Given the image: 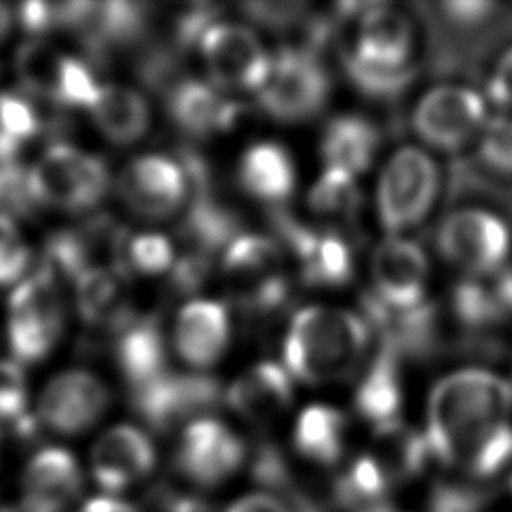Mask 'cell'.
<instances>
[{
  "mask_svg": "<svg viewBox=\"0 0 512 512\" xmlns=\"http://www.w3.org/2000/svg\"><path fill=\"white\" fill-rule=\"evenodd\" d=\"M512 380L482 368L464 366L440 376L426 400V430L432 458L462 466L474 446L496 426L510 422Z\"/></svg>",
  "mask_w": 512,
  "mask_h": 512,
  "instance_id": "1",
  "label": "cell"
},
{
  "mask_svg": "<svg viewBox=\"0 0 512 512\" xmlns=\"http://www.w3.org/2000/svg\"><path fill=\"white\" fill-rule=\"evenodd\" d=\"M352 18V34L340 48V64L356 90L370 98H394L416 76L418 26L400 6L362 2L338 6Z\"/></svg>",
  "mask_w": 512,
  "mask_h": 512,
  "instance_id": "2",
  "label": "cell"
},
{
  "mask_svg": "<svg viewBox=\"0 0 512 512\" xmlns=\"http://www.w3.org/2000/svg\"><path fill=\"white\" fill-rule=\"evenodd\" d=\"M372 328L356 310L310 304L294 312L282 340V366L308 386L338 384L360 374Z\"/></svg>",
  "mask_w": 512,
  "mask_h": 512,
  "instance_id": "3",
  "label": "cell"
},
{
  "mask_svg": "<svg viewBox=\"0 0 512 512\" xmlns=\"http://www.w3.org/2000/svg\"><path fill=\"white\" fill-rule=\"evenodd\" d=\"M122 204L152 222L174 218L206 192L204 164L192 152H146L134 156L116 178Z\"/></svg>",
  "mask_w": 512,
  "mask_h": 512,
  "instance_id": "4",
  "label": "cell"
},
{
  "mask_svg": "<svg viewBox=\"0 0 512 512\" xmlns=\"http://www.w3.org/2000/svg\"><path fill=\"white\" fill-rule=\"evenodd\" d=\"M442 174L430 150L414 144L394 148L380 166L374 210L386 236H404L422 226L440 196Z\"/></svg>",
  "mask_w": 512,
  "mask_h": 512,
  "instance_id": "5",
  "label": "cell"
},
{
  "mask_svg": "<svg viewBox=\"0 0 512 512\" xmlns=\"http://www.w3.org/2000/svg\"><path fill=\"white\" fill-rule=\"evenodd\" d=\"M332 78L320 54L308 46H282L272 52L268 80L256 94L260 110L282 124L316 118L328 104Z\"/></svg>",
  "mask_w": 512,
  "mask_h": 512,
  "instance_id": "6",
  "label": "cell"
},
{
  "mask_svg": "<svg viewBox=\"0 0 512 512\" xmlns=\"http://www.w3.org/2000/svg\"><path fill=\"white\" fill-rule=\"evenodd\" d=\"M488 118V100L482 90L442 82L416 98L410 110V130L422 148L456 154L474 146Z\"/></svg>",
  "mask_w": 512,
  "mask_h": 512,
  "instance_id": "7",
  "label": "cell"
},
{
  "mask_svg": "<svg viewBox=\"0 0 512 512\" xmlns=\"http://www.w3.org/2000/svg\"><path fill=\"white\" fill-rule=\"evenodd\" d=\"M206 80L230 96L258 94L268 80L272 52L262 36L240 20L214 18L196 42Z\"/></svg>",
  "mask_w": 512,
  "mask_h": 512,
  "instance_id": "8",
  "label": "cell"
},
{
  "mask_svg": "<svg viewBox=\"0 0 512 512\" xmlns=\"http://www.w3.org/2000/svg\"><path fill=\"white\" fill-rule=\"evenodd\" d=\"M220 270L232 298L254 314L274 312L290 298L282 244L272 236L240 232L224 248Z\"/></svg>",
  "mask_w": 512,
  "mask_h": 512,
  "instance_id": "9",
  "label": "cell"
},
{
  "mask_svg": "<svg viewBox=\"0 0 512 512\" xmlns=\"http://www.w3.org/2000/svg\"><path fill=\"white\" fill-rule=\"evenodd\" d=\"M434 244L440 258L466 278H484L508 264L512 228L490 208L460 206L440 220Z\"/></svg>",
  "mask_w": 512,
  "mask_h": 512,
  "instance_id": "10",
  "label": "cell"
},
{
  "mask_svg": "<svg viewBox=\"0 0 512 512\" xmlns=\"http://www.w3.org/2000/svg\"><path fill=\"white\" fill-rule=\"evenodd\" d=\"M30 186L40 206L66 212L96 208L110 190L106 162L72 144H52L28 168Z\"/></svg>",
  "mask_w": 512,
  "mask_h": 512,
  "instance_id": "11",
  "label": "cell"
},
{
  "mask_svg": "<svg viewBox=\"0 0 512 512\" xmlns=\"http://www.w3.org/2000/svg\"><path fill=\"white\" fill-rule=\"evenodd\" d=\"M8 342L20 362L44 358L64 328V308L56 278L38 270L22 280L8 300Z\"/></svg>",
  "mask_w": 512,
  "mask_h": 512,
  "instance_id": "12",
  "label": "cell"
},
{
  "mask_svg": "<svg viewBox=\"0 0 512 512\" xmlns=\"http://www.w3.org/2000/svg\"><path fill=\"white\" fill-rule=\"evenodd\" d=\"M224 396L222 386L208 372H166L154 382L130 390L132 408L154 430H170L192 422L214 408Z\"/></svg>",
  "mask_w": 512,
  "mask_h": 512,
  "instance_id": "13",
  "label": "cell"
},
{
  "mask_svg": "<svg viewBox=\"0 0 512 512\" xmlns=\"http://www.w3.org/2000/svg\"><path fill=\"white\" fill-rule=\"evenodd\" d=\"M278 242L286 246L300 266V278L316 288H340L356 270L352 244L334 228H314L294 216L276 212Z\"/></svg>",
  "mask_w": 512,
  "mask_h": 512,
  "instance_id": "14",
  "label": "cell"
},
{
  "mask_svg": "<svg viewBox=\"0 0 512 512\" xmlns=\"http://www.w3.org/2000/svg\"><path fill=\"white\" fill-rule=\"evenodd\" d=\"M430 258L406 236H384L370 256V294L388 308L406 310L428 302Z\"/></svg>",
  "mask_w": 512,
  "mask_h": 512,
  "instance_id": "15",
  "label": "cell"
},
{
  "mask_svg": "<svg viewBox=\"0 0 512 512\" xmlns=\"http://www.w3.org/2000/svg\"><path fill=\"white\" fill-rule=\"evenodd\" d=\"M246 460L244 440L222 420L200 416L182 428L176 446V466L200 486L228 480Z\"/></svg>",
  "mask_w": 512,
  "mask_h": 512,
  "instance_id": "16",
  "label": "cell"
},
{
  "mask_svg": "<svg viewBox=\"0 0 512 512\" xmlns=\"http://www.w3.org/2000/svg\"><path fill=\"white\" fill-rule=\"evenodd\" d=\"M230 340V312L220 300L192 298L174 316L170 344L188 370L208 372L224 358Z\"/></svg>",
  "mask_w": 512,
  "mask_h": 512,
  "instance_id": "17",
  "label": "cell"
},
{
  "mask_svg": "<svg viewBox=\"0 0 512 512\" xmlns=\"http://www.w3.org/2000/svg\"><path fill=\"white\" fill-rule=\"evenodd\" d=\"M110 404L106 384L92 372L68 370L54 376L40 394V420L58 434H80L94 426Z\"/></svg>",
  "mask_w": 512,
  "mask_h": 512,
  "instance_id": "18",
  "label": "cell"
},
{
  "mask_svg": "<svg viewBox=\"0 0 512 512\" xmlns=\"http://www.w3.org/2000/svg\"><path fill=\"white\" fill-rule=\"evenodd\" d=\"M166 112L184 134L210 138L230 132L244 116V106L206 78H180L168 88Z\"/></svg>",
  "mask_w": 512,
  "mask_h": 512,
  "instance_id": "19",
  "label": "cell"
},
{
  "mask_svg": "<svg viewBox=\"0 0 512 512\" xmlns=\"http://www.w3.org/2000/svg\"><path fill=\"white\" fill-rule=\"evenodd\" d=\"M156 464V450L144 430L132 424L108 428L92 446L90 470L110 492H120L146 478Z\"/></svg>",
  "mask_w": 512,
  "mask_h": 512,
  "instance_id": "20",
  "label": "cell"
},
{
  "mask_svg": "<svg viewBox=\"0 0 512 512\" xmlns=\"http://www.w3.org/2000/svg\"><path fill=\"white\" fill-rule=\"evenodd\" d=\"M294 398V378L282 362L260 360L244 368L226 388L222 400L240 418L266 424L286 412Z\"/></svg>",
  "mask_w": 512,
  "mask_h": 512,
  "instance_id": "21",
  "label": "cell"
},
{
  "mask_svg": "<svg viewBox=\"0 0 512 512\" xmlns=\"http://www.w3.org/2000/svg\"><path fill=\"white\" fill-rule=\"evenodd\" d=\"M80 486L82 472L76 458L62 448H44L24 470V506L28 512H64Z\"/></svg>",
  "mask_w": 512,
  "mask_h": 512,
  "instance_id": "22",
  "label": "cell"
},
{
  "mask_svg": "<svg viewBox=\"0 0 512 512\" xmlns=\"http://www.w3.org/2000/svg\"><path fill=\"white\" fill-rule=\"evenodd\" d=\"M236 178L250 198L276 206L292 196L298 168L292 152L282 142L258 140L240 154Z\"/></svg>",
  "mask_w": 512,
  "mask_h": 512,
  "instance_id": "23",
  "label": "cell"
},
{
  "mask_svg": "<svg viewBox=\"0 0 512 512\" xmlns=\"http://www.w3.org/2000/svg\"><path fill=\"white\" fill-rule=\"evenodd\" d=\"M114 358L130 390L146 386L168 372V340L160 320L134 316L116 332Z\"/></svg>",
  "mask_w": 512,
  "mask_h": 512,
  "instance_id": "24",
  "label": "cell"
},
{
  "mask_svg": "<svg viewBox=\"0 0 512 512\" xmlns=\"http://www.w3.org/2000/svg\"><path fill=\"white\" fill-rule=\"evenodd\" d=\"M354 410L374 428L400 420L404 402L400 356L388 346L380 344L376 354L360 370L354 388Z\"/></svg>",
  "mask_w": 512,
  "mask_h": 512,
  "instance_id": "25",
  "label": "cell"
},
{
  "mask_svg": "<svg viewBox=\"0 0 512 512\" xmlns=\"http://www.w3.org/2000/svg\"><path fill=\"white\" fill-rule=\"evenodd\" d=\"M88 110L98 132L116 146L136 144L152 128L150 100L126 84H102Z\"/></svg>",
  "mask_w": 512,
  "mask_h": 512,
  "instance_id": "26",
  "label": "cell"
},
{
  "mask_svg": "<svg viewBox=\"0 0 512 512\" xmlns=\"http://www.w3.org/2000/svg\"><path fill=\"white\" fill-rule=\"evenodd\" d=\"M380 142V130L368 116L344 112L324 124L318 150L324 166L358 176L374 164Z\"/></svg>",
  "mask_w": 512,
  "mask_h": 512,
  "instance_id": "27",
  "label": "cell"
},
{
  "mask_svg": "<svg viewBox=\"0 0 512 512\" xmlns=\"http://www.w3.org/2000/svg\"><path fill=\"white\" fill-rule=\"evenodd\" d=\"M74 284L78 312L90 326L118 332L136 316L128 298V276L120 268H90Z\"/></svg>",
  "mask_w": 512,
  "mask_h": 512,
  "instance_id": "28",
  "label": "cell"
},
{
  "mask_svg": "<svg viewBox=\"0 0 512 512\" xmlns=\"http://www.w3.org/2000/svg\"><path fill=\"white\" fill-rule=\"evenodd\" d=\"M148 12L140 2H90L76 28L86 50L100 58L106 50L134 42L146 28Z\"/></svg>",
  "mask_w": 512,
  "mask_h": 512,
  "instance_id": "29",
  "label": "cell"
},
{
  "mask_svg": "<svg viewBox=\"0 0 512 512\" xmlns=\"http://www.w3.org/2000/svg\"><path fill=\"white\" fill-rule=\"evenodd\" d=\"M368 454L380 464L392 486L418 476L432 458L424 432L402 420L376 426Z\"/></svg>",
  "mask_w": 512,
  "mask_h": 512,
  "instance_id": "30",
  "label": "cell"
},
{
  "mask_svg": "<svg viewBox=\"0 0 512 512\" xmlns=\"http://www.w3.org/2000/svg\"><path fill=\"white\" fill-rule=\"evenodd\" d=\"M346 434V416L336 406L316 402L302 408L296 416L292 442L298 454L306 460L320 466H332L344 454Z\"/></svg>",
  "mask_w": 512,
  "mask_h": 512,
  "instance_id": "31",
  "label": "cell"
},
{
  "mask_svg": "<svg viewBox=\"0 0 512 512\" xmlns=\"http://www.w3.org/2000/svg\"><path fill=\"white\" fill-rule=\"evenodd\" d=\"M68 54L44 40H28L14 54V70L26 92L56 104Z\"/></svg>",
  "mask_w": 512,
  "mask_h": 512,
  "instance_id": "32",
  "label": "cell"
},
{
  "mask_svg": "<svg viewBox=\"0 0 512 512\" xmlns=\"http://www.w3.org/2000/svg\"><path fill=\"white\" fill-rule=\"evenodd\" d=\"M308 208L332 222H350L360 212L362 192L354 174L324 166L308 190Z\"/></svg>",
  "mask_w": 512,
  "mask_h": 512,
  "instance_id": "33",
  "label": "cell"
},
{
  "mask_svg": "<svg viewBox=\"0 0 512 512\" xmlns=\"http://www.w3.org/2000/svg\"><path fill=\"white\" fill-rule=\"evenodd\" d=\"M390 490V478L368 452L358 456L334 482V498L352 512H368L382 506Z\"/></svg>",
  "mask_w": 512,
  "mask_h": 512,
  "instance_id": "34",
  "label": "cell"
},
{
  "mask_svg": "<svg viewBox=\"0 0 512 512\" xmlns=\"http://www.w3.org/2000/svg\"><path fill=\"white\" fill-rule=\"evenodd\" d=\"M176 246L172 238L158 230H142L122 234L118 246L116 266L126 274L140 276H160L168 274L176 262Z\"/></svg>",
  "mask_w": 512,
  "mask_h": 512,
  "instance_id": "35",
  "label": "cell"
},
{
  "mask_svg": "<svg viewBox=\"0 0 512 512\" xmlns=\"http://www.w3.org/2000/svg\"><path fill=\"white\" fill-rule=\"evenodd\" d=\"M450 310L454 320L466 330L482 332L502 324L508 310L502 306L494 284L486 286L482 278H462L452 286Z\"/></svg>",
  "mask_w": 512,
  "mask_h": 512,
  "instance_id": "36",
  "label": "cell"
},
{
  "mask_svg": "<svg viewBox=\"0 0 512 512\" xmlns=\"http://www.w3.org/2000/svg\"><path fill=\"white\" fill-rule=\"evenodd\" d=\"M40 130L34 106L10 92H0V162L18 158L20 148Z\"/></svg>",
  "mask_w": 512,
  "mask_h": 512,
  "instance_id": "37",
  "label": "cell"
},
{
  "mask_svg": "<svg viewBox=\"0 0 512 512\" xmlns=\"http://www.w3.org/2000/svg\"><path fill=\"white\" fill-rule=\"evenodd\" d=\"M474 480H494L512 466V424L504 422L490 430L462 464Z\"/></svg>",
  "mask_w": 512,
  "mask_h": 512,
  "instance_id": "38",
  "label": "cell"
},
{
  "mask_svg": "<svg viewBox=\"0 0 512 512\" xmlns=\"http://www.w3.org/2000/svg\"><path fill=\"white\" fill-rule=\"evenodd\" d=\"M40 204L34 198L28 168L18 160L0 162V216L26 218L36 212Z\"/></svg>",
  "mask_w": 512,
  "mask_h": 512,
  "instance_id": "39",
  "label": "cell"
},
{
  "mask_svg": "<svg viewBox=\"0 0 512 512\" xmlns=\"http://www.w3.org/2000/svg\"><path fill=\"white\" fill-rule=\"evenodd\" d=\"M100 86L102 84L96 82L94 72L84 60L68 56L62 70L56 104L72 108H90L100 92Z\"/></svg>",
  "mask_w": 512,
  "mask_h": 512,
  "instance_id": "40",
  "label": "cell"
},
{
  "mask_svg": "<svg viewBox=\"0 0 512 512\" xmlns=\"http://www.w3.org/2000/svg\"><path fill=\"white\" fill-rule=\"evenodd\" d=\"M482 94L502 114H512V40L506 42L486 66Z\"/></svg>",
  "mask_w": 512,
  "mask_h": 512,
  "instance_id": "41",
  "label": "cell"
},
{
  "mask_svg": "<svg viewBox=\"0 0 512 512\" xmlns=\"http://www.w3.org/2000/svg\"><path fill=\"white\" fill-rule=\"evenodd\" d=\"M26 376L20 364L0 360V420L20 426L26 420Z\"/></svg>",
  "mask_w": 512,
  "mask_h": 512,
  "instance_id": "42",
  "label": "cell"
},
{
  "mask_svg": "<svg viewBox=\"0 0 512 512\" xmlns=\"http://www.w3.org/2000/svg\"><path fill=\"white\" fill-rule=\"evenodd\" d=\"M480 502L482 494L476 488L442 482L432 492L430 512H476Z\"/></svg>",
  "mask_w": 512,
  "mask_h": 512,
  "instance_id": "43",
  "label": "cell"
},
{
  "mask_svg": "<svg viewBox=\"0 0 512 512\" xmlns=\"http://www.w3.org/2000/svg\"><path fill=\"white\" fill-rule=\"evenodd\" d=\"M170 274V282L172 286L182 292V294H190L194 290H198L204 280L210 274V256H204L200 252L190 250L184 256H178Z\"/></svg>",
  "mask_w": 512,
  "mask_h": 512,
  "instance_id": "44",
  "label": "cell"
},
{
  "mask_svg": "<svg viewBox=\"0 0 512 512\" xmlns=\"http://www.w3.org/2000/svg\"><path fill=\"white\" fill-rule=\"evenodd\" d=\"M442 16L456 28H478L488 24L492 18H496V12L500 10L498 4L490 2H442L440 6Z\"/></svg>",
  "mask_w": 512,
  "mask_h": 512,
  "instance_id": "45",
  "label": "cell"
},
{
  "mask_svg": "<svg viewBox=\"0 0 512 512\" xmlns=\"http://www.w3.org/2000/svg\"><path fill=\"white\" fill-rule=\"evenodd\" d=\"M226 512H290V508L270 494H250L236 500Z\"/></svg>",
  "mask_w": 512,
  "mask_h": 512,
  "instance_id": "46",
  "label": "cell"
},
{
  "mask_svg": "<svg viewBox=\"0 0 512 512\" xmlns=\"http://www.w3.org/2000/svg\"><path fill=\"white\" fill-rule=\"evenodd\" d=\"M78 512H140V510L128 504L126 500H120L114 496H100V498L88 500Z\"/></svg>",
  "mask_w": 512,
  "mask_h": 512,
  "instance_id": "47",
  "label": "cell"
},
{
  "mask_svg": "<svg viewBox=\"0 0 512 512\" xmlns=\"http://www.w3.org/2000/svg\"><path fill=\"white\" fill-rule=\"evenodd\" d=\"M494 290L502 302V306L512 312V262H508L494 278Z\"/></svg>",
  "mask_w": 512,
  "mask_h": 512,
  "instance_id": "48",
  "label": "cell"
},
{
  "mask_svg": "<svg viewBox=\"0 0 512 512\" xmlns=\"http://www.w3.org/2000/svg\"><path fill=\"white\" fill-rule=\"evenodd\" d=\"M18 240H20V236H18L14 222L6 216H0V254Z\"/></svg>",
  "mask_w": 512,
  "mask_h": 512,
  "instance_id": "49",
  "label": "cell"
},
{
  "mask_svg": "<svg viewBox=\"0 0 512 512\" xmlns=\"http://www.w3.org/2000/svg\"><path fill=\"white\" fill-rule=\"evenodd\" d=\"M166 512H208L200 502L190 500V498H174L168 504Z\"/></svg>",
  "mask_w": 512,
  "mask_h": 512,
  "instance_id": "50",
  "label": "cell"
},
{
  "mask_svg": "<svg viewBox=\"0 0 512 512\" xmlns=\"http://www.w3.org/2000/svg\"><path fill=\"white\" fill-rule=\"evenodd\" d=\"M10 24H12V14H10L8 6L0 4V42L6 38L8 30H10Z\"/></svg>",
  "mask_w": 512,
  "mask_h": 512,
  "instance_id": "51",
  "label": "cell"
},
{
  "mask_svg": "<svg viewBox=\"0 0 512 512\" xmlns=\"http://www.w3.org/2000/svg\"><path fill=\"white\" fill-rule=\"evenodd\" d=\"M368 512H396V510H392V508H386V506H378V508H374V510H368Z\"/></svg>",
  "mask_w": 512,
  "mask_h": 512,
  "instance_id": "52",
  "label": "cell"
},
{
  "mask_svg": "<svg viewBox=\"0 0 512 512\" xmlns=\"http://www.w3.org/2000/svg\"><path fill=\"white\" fill-rule=\"evenodd\" d=\"M0 512H4V508H0Z\"/></svg>",
  "mask_w": 512,
  "mask_h": 512,
  "instance_id": "53",
  "label": "cell"
}]
</instances>
